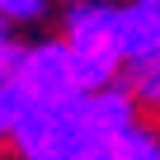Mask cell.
<instances>
[{
    "mask_svg": "<svg viewBox=\"0 0 160 160\" xmlns=\"http://www.w3.org/2000/svg\"><path fill=\"white\" fill-rule=\"evenodd\" d=\"M118 52L127 66L155 61L160 57V10H151V5L118 10Z\"/></svg>",
    "mask_w": 160,
    "mask_h": 160,
    "instance_id": "obj_3",
    "label": "cell"
},
{
    "mask_svg": "<svg viewBox=\"0 0 160 160\" xmlns=\"http://www.w3.org/2000/svg\"><path fill=\"white\" fill-rule=\"evenodd\" d=\"M19 61H24V47L10 42V28H5V19H0V75H14Z\"/></svg>",
    "mask_w": 160,
    "mask_h": 160,
    "instance_id": "obj_8",
    "label": "cell"
},
{
    "mask_svg": "<svg viewBox=\"0 0 160 160\" xmlns=\"http://www.w3.org/2000/svg\"><path fill=\"white\" fill-rule=\"evenodd\" d=\"M66 47L75 57V75H80V90L85 94L113 85V75L122 66V52H118V10L113 5H75L71 19H66Z\"/></svg>",
    "mask_w": 160,
    "mask_h": 160,
    "instance_id": "obj_1",
    "label": "cell"
},
{
    "mask_svg": "<svg viewBox=\"0 0 160 160\" xmlns=\"http://www.w3.org/2000/svg\"><path fill=\"white\" fill-rule=\"evenodd\" d=\"M28 113V94L14 75H0V137H14L19 118Z\"/></svg>",
    "mask_w": 160,
    "mask_h": 160,
    "instance_id": "obj_5",
    "label": "cell"
},
{
    "mask_svg": "<svg viewBox=\"0 0 160 160\" xmlns=\"http://www.w3.org/2000/svg\"><path fill=\"white\" fill-rule=\"evenodd\" d=\"M85 108H90V127L113 146L122 132L137 127V94L132 90H118V85H104L94 94H85Z\"/></svg>",
    "mask_w": 160,
    "mask_h": 160,
    "instance_id": "obj_4",
    "label": "cell"
},
{
    "mask_svg": "<svg viewBox=\"0 0 160 160\" xmlns=\"http://www.w3.org/2000/svg\"><path fill=\"white\" fill-rule=\"evenodd\" d=\"M137 5H151V10H160V0H137Z\"/></svg>",
    "mask_w": 160,
    "mask_h": 160,
    "instance_id": "obj_9",
    "label": "cell"
},
{
    "mask_svg": "<svg viewBox=\"0 0 160 160\" xmlns=\"http://www.w3.org/2000/svg\"><path fill=\"white\" fill-rule=\"evenodd\" d=\"M113 155H118V160H160V137L137 122L132 132H122V137L113 141Z\"/></svg>",
    "mask_w": 160,
    "mask_h": 160,
    "instance_id": "obj_6",
    "label": "cell"
},
{
    "mask_svg": "<svg viewBox=\"0 0 160 160\" xmlns=\"http://www.w3.org/2000/svg\"><path fill=\"white\" fill-rule=\"evenodd\" d=\"M42 10H47V0H0L5 24H33V19H42Z\"/></svg>",
    "mask_w": 160,
    "mask_h": 160,
    "instance_id": "obj_7",
    "label": "cell"
},
{
    "mask_svg": "<svg viewBox=\"0 0 160 160\" xmlns=\"http://www.w3.org/2000/svg\"><path fill=\"white\" fill-rule=\"evenodd\" d=\"M14 80L24 85V94L33 104H61V99H75L85 94L80 90V75H75V57L66 42H38L24 52Z\"/></svg>",
    "mask_w": 160,
    "mask_h": 160,
    "instance_id": "obj_2",
    "label": "cell"
}]
</instances>
